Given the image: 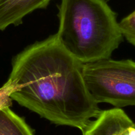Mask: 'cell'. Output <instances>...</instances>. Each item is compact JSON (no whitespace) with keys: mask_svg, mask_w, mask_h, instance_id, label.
<instances>
[{"mask_svg":"<svg viewBox=\"0 0 135 135\" xmlns=\"http://www.w3.org/2000/svg\"><path fill=\"white\" fill-rule=\"evenodd\" d=\"M83 68L56 35H50L13 58L9 80L17 90L11 98L53 124L82 131L101 112L87 88Z\"/></svg>","mask_w":135,"mask_h":135,"instance_id":"obj_1","label":"cell"},{"mask_svg":"<svg viewBox=\"0 0 135 135\" xmlns=\"http://www.w3.org/2000/svg\"><path fill=\"white\" fill-rule=\"evenodd\" d=\"M56 37L83 64L111 58L123 36L108 0H61Z\"/></svg>","mask_w":135,"mask_h":135,"instance_id":"obj_2","label":"cell"},{"mask_svg":"<svg viewBox=\"0 0 135 135\" xmlns=\"http://www.w3.org/2000/svg\"><path fill=\"white\" fill-rule=\"evenodd\" d=\"M85 85L98 104L135 106V61L101 60L84 64Z\"/></svg>","mask_w":135,"mask_h":135,"instance_id":"obj_3","label":"cell"},{"mask_svg":"<svg viewBox=\"0 0 135 135\" xmlns=\"http://www.w3.org/2000/svg\"><path fill=\"white\" fill-rule=\"evenodd\" d=\"M82 135H135V124L120 108L101 111L81 131Z\"/></svg>","mask_w":135,"mask_h":135,"instance_id":"obj_4","label":"cell"},{"mask_svg":"<svg viewBox=\"0 0 135 135\" xmlns=\"http://www.w3.org/2000/svg\"><path fill=\"white\" fill-rule=\"evenodd\" d=\"M51 0H0V31L17 26L32 11L47 7Z\"/></svg>","mask_w":135,"mask_h":135,"instance_id":"obj_5","label":"cell"},{"mask_svg":"<svg viewBox=\"0 0 135 135\" xmlns=\"http://www.w3.org/2000/svg\"><path fill=\"white\" fill-rule=\"evenodd\" d=\"M0 135H34V131L10 107L0 110Z\"/></svg>","mask_w":135,"mask_h":135,"instance_id":"obj_6","label":"cell"},{"mask_svg":"<svg viewBox=\"0 0 135 135\" xmlns=\"http://www.w3.org/2000/svg\"><path fill=\"white\" fill-rule=\"evenodd\" d=\"M119 27L123 37L135 46V11L122 19L119 22Z\"/></svg>","mask_w":135,"mask_h":135,"instance_id":"obj_7","label":"cell"},{"mask_svg":"<svg viewBox=\"0 0 135 135\" xmlns=\"http://www.w3.org/2000/svg\"><path fill=\"white\" fill-rule=\"evenodd\" d=\"M17 90V85L8 79L7 82L0 88V110L12 105L11 95Z\"/></svg>","mask_w":135,"mask_h":135,"instance_id":"obj_8","label":"cell"}]
</instances>
